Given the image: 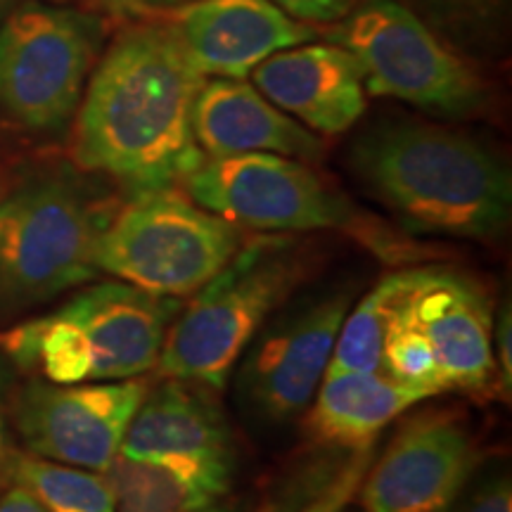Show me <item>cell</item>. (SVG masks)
Listing matches in <instances>:
<instances>
[{
  "mask_svg": "<svg viewBox=\"0 0 512 512\" xmlns=\"http://www.w3.org/2000/svg\"><path fill=\"white\" fill-rule=\"evenodd\" d=\"M204 81L169 24L126 29L88 81L74 128L76 164L133 192L185 181L204 162L192 133Z\"/></svg>",
  "mask_w": 512,
  "mask_h": 512,
  "instance_id": "6da1fadb",
  "label": "cell"
},
{
  "mask_svg": "<svg viewBox=\"0 0 512 512\" xmlns=\"http://www.w3.org/2000/svg\"><path fill=\"white\" fill-rule=\"evenodd\" d=\"M349 164L411 233L486 242L510 226L508 166L467 133L422 121H387L356 140Z\"/></svg>",
  "mask_w": 512,
  "mask_h": 512,
  "instance_id": "7a4b0ae2",
  "label": "cell"
},
{
  "mask_svg": "<svg viewBox=\"0 0 512 512\" xmlns=\"http://www.w3.org/2000/svg\"><path fill=\"white\" fill-rule=\"evenodd\" d=\"M304 275V252L290 235L261 233L240 245L169 325L155 366L159 377L200 382L214 392L226 387L256 332Z\"/></svg>",
  "mask_w": 512,
  "mask_h": 512,
  "instance_id": "3957f363",
  "label": "cell"
},
{
  "mask_svg": "<svg viewBox=\"0 0 512 512\" xmlns=\"http://www.w3.org/2000/svg\"><path fill=\"white\" fill-rule=\"evenodd\" d=\"M114 209L72 176L31 178L0 202V313L31 309L98 273Z\"/></svg>",
  "mask_w": 512,
  "mask_h": 512,
  "instance_id": "277c9868",
  "label": "cell"
},
{
  "mask_svg": "<svg viewBox=\"0 0 512 512\" xmlns=\"http://www.w3.org/2000/svg\"><path fill=\"white\" fill-rule=\"evenodd\" d=\"M183 183L192 202L235 228L259 233L344 230L384 259H396L406 247L299 159L271 152L204 157Z\"/></svg>",
  "mask_w": 512,
  "mask_h": 512,
  "instance_id": "5b68a950",
  "label": "cell"
},
{
  "mask_svg": "<svg viewBox=\"0 0 512 512\" xmlns=\"http://www.w3.org/2000/svg\"><path fill=\"white\" fill-rule=\"evenodd\" d=\"M242 245L240 228L176 188L133 192L95 245V266L157 297H190Z\"/></svg>",
  "mask_w": 512,
  "mask_h": 512,
  "instance_id": "8992f818",
  "label": "cell"
},
{
  "mask_svg": "<svg viewBox=\"0 0 512 512\" xmlns=\"http://www.w3.org/2000/svg\"><path fill=\"white\" fill-rule=\"evenodd\" d=\"M328 36L361 62L366 93L377 98L448 119L472 117L489 102L477 69L396 0H363Z\"/></svg>",
  "mask_w": 512,
  "mask_h": 512,
  "instance_id": "52a82bcc",
  "label": "cell"
},
{
  "mask_svg": "<svg viewBox=\"0 0 512 512\" xmlns=\"http://www.w3.org/2000/svg\"><path fill=\"white\" fill-rule=\"evenodd\" d=\"M102 24L86 12L29 0L0 24V110L31 131H57L79 107Z\"/></svg>",
  "mask_w": 512,
  "mask_h": 512,
  "instance_id": "ba28073f",
  "label": "cell"
},
{
  "mask_svg": "<svg viewBox=\"0 0 512 512\" xmlns=\"http://www.w3.org/2000/svg\"><path fill=\"white\" fill-rule=\"evenodd\" d=\"M351 302L354 290L339 287L266 320L242 354L238 375L249 411L268 422H285L309 408Z\"/></svg>",
  "mask_w": 512,
  "mask_h": 512,
  "instance_id": "9c48e42d",
  "label": "cell"
},
{
  "mask_svg": "<svg viewBox=\"0 0 512 512\" xmlns=\"http://www.w3.org/2000/svg\"><path fill=\"white\" fill-rule=\"evenodd\" d=\"M147 392L138 377L114 382H29L15 401V422L34 456L105 472L119 456L133 413Z\"/></svg>",
  "mask_w": 512,
  "mask_h": 512,
  "instance_id": "30bf717a",
  "label": "cell"
},
{
  "mask_svg": "<svg viewBox=\"0 0 512 512\" xmlns=\"http://www.w3.org/2000/svg\"><path fill=\"white\" fill-rule=\"evenodd\" d=\"M479 463L463 420L425 413L406 422L384 456L368 467L361 489L366 512H446Z\"/></svg>",
  "mask_w": 512,
  "mask_h": 512,
  "instance_id": "8fae6325",
  "label": "cell"
},
{
  "mask_svg": "<svg viewBox=\"0 0 512 512\" xmlns=\"http://www.w3.org/2000/svg\"><path fill=\"white\" fill-rule=\"evenodd\" d=\"M403 299L425 332L448 389L484 392L496 373L494 316L482 285L453 268H411Z\"/></svg>",
  "mask_w": 512,
  "mask_h": 512,
  "instance_id": "7c38bea8",
  "label": "cell"
},
{
  "mask_svg": "<svg viewBox=\"0 0 512 512\" xmlns=\"http://www.w3.org/2000/svg\"><path fill=\"white\" fill-rule=\"evenodd\" d=\"M166 17L204 79H245L271 55L318 36L271 0H188Z\"/></svg>",
  "mask_w": 512,
  "mask_h": 512,
  "instance_id": "4fadbf2b",
  "label": "cell"
},
{
  "mask_svg": "<svg viewBox=\"0 0 512 512\" xmlns=\"http://www.w3.org/2000/svg\"><path fill=\"white\" fill-rule=\"evenodd\" d=\"M57 311L86 339L93 382H114L140 377L157 366L181 302L112 280L79 292Z\"/></svg>",
  "mask_w": 512,
  "mask_h": 512,
  "instance_id": "5bb4252c",
  "label": "cell"
},
{
  "mask_svg": "<svg viewBox=\"0 0 512 512\" xmlns=\"http://www.w3.org/2000/svg\"><path fill=\"white\" fill-rule=\"evenodd\" d=\"M249 76L278 110L323 136L349 131L366 112L361 62L337 43L280 50Z\"/></svg>",
  "mask_w": 512,
  "mask_h": 512,
  "instance_id": "9a60e30c",
  "label": "cell"
},
{
  "mask_svg": "<svg viewBox=\"0 0 512 512\" xmlns=\"http://www.w3.org/2000/svg\"><path fill=\"white\" fill-rule=\"evenodd\" d=\"M192 133L204 157L271 152L316 162L325 152L316 133L278 110L245 79L202 83L192 107Z\"/></svg>",
  "mask_w": 512,
  "mask_h": 512,
  "instance_id": "2e32d148",
  "label": "cell"
},
{
  "mask_svg": "<svg viewBox=\"0 0 512 512\" xmlns=\"http://www.w3.org/2000/svg\"><path fill=\"white\" fill-rule=\"evenodd\" d=\"M164 380L147 387L121 441V456L235 460L230 427L211 396L214 389L174 377Z\"/></svg>",
  "mask_w": 512,
  "mask_h": 512,
  "instance_id": "e0dca14e",
  "label": "cell"
},
{
  "mask_svg": "<svg viewBox=\"0 0 512 512\" xmlns=\"http://www.w3.org/2000/svg\"><path fill=\"white\" fill-rule=\"evenodd\" d=\"M117 512H200L233 486L235 460L119 456L102 472Z\"/></svg>",
  "mask_w": 512,
  "mask_h": 512,
  "instance_id": "ac0fdd59",
  "label": "cell"
},
{
  "mask_svg": "<svg viewBox=\"0 0 512 512\" xmlns=\"http://www.w3.org/2000/svg\"><path fill=\"white\" fill-rule=\"evenodd\" d=\"M430 399L403 387L382 370L373 373H325L309 413L311 439L320 444L366 451L389 422L415 403Z\"/></svg>",
  "mask_w": 512,
  "mask_h": 512,
  "instance_id": "d6986e66",
  "label": "cell"
},
{
  "mask_svg": "<svg viewBox=\"0 0 512 512\" xmlns=\"http://www.w3.org/2000/svg\"><path fill=\"white\" fill-rule=\"evenodd\" d=\"M15 484L36 496L46 512H117L114 494L102 472L12 453L5 458Z\"/></svg>",
  "mask_w": 512,
  "mask_h": 512,
  "instance_id": "ffe728a7",
  "label": "cell"
},
{
  "mask_svg": "<svg viewBox=\"0 0 512 512\" xmlns=\"http://www.w3.org/2000/svg\"><path fill=\"white\" fill-rule=\"evenodd\" d=\"M403 271L389 273L366 297L347 311L337 332L328 370L325 373H373L380 370L382 339L389 309L401 290Z\"/></svg>",
  "mask_w": 512,
  "mask_h": 512,
  "instance_id": "44dd1931",
  "label": "cell"
},
{
  "mask_svg": "<svg viewBox=\"0 0 512 512\" xmlns=\"http://www.w3.org/2000/svg\"><path fill=\"white\" fill-rule=\"evenodd\" d=\"M403 285H406V273H403L401 290L392 302V309H389L382 339L380 370L394 382L418 389L432 399V396L446 392L448 387L425 332L415 323L413 313L403 299Z\"/></svg>",
  "mask_w": 512,
  "mask_h": 512,
  "instance_id": "7402d4cb",
  "label": "cell"
},
{
  "mask_svg": "<svg viewBox=\"0 0 512 512\" xmlns=\"http://www.w3.org/2000/svg\"><path fill=\"white\" fill-rule=\"evenodd\" d=\"M370 460H373V448H366V451H356L354 458L349 460L347 465L342 467L339 475L332 477V482L325 486L320 494L313 498V501L306 505L302 512H344L351 498L361 486L363 477H366Z\"/></svg>",
  "mask_w": 512,
  "mask_h": 512,
  "instance_id": "603a6c76",
  "label": "cell"
},
{
  "mask_svg": "<svg viewBox=\"0 0 512 512\" xmlns=\"http://www.w3.org/2000/svg\"><path fill=\"white\" fill-rule=\"evenodd\" d=\"M425 3L451 22L484 27L489 19L501 15L508 0H425Z\"/></svg>",
  "mask_w": 512,
  "mask_h": 512,
  "instance_id": "cb8c5ba5",
  "label": "cell"
},
{
  "mask_svg": "<svg viewBox=\"0 0 512 512\" xmlns=\"http://www.w3.org/2000/svg\"><path fill=\"white\" fill-rule=\"evenodd\" d=\"M271 3L297 22L330 24L347 17L356 0H271Z\"/></svg>",
  "mask_w": 512,
  "mask_h": 512,
  "instance_id": "d4e9b609",
  "label": "cell"
},
{
  "mask_svg": "<svg viewBox=\"0 0 512 512\" xmlns=\"http://www.w3.org/2000/svg\"><path fill=\"white\" fill-rule=\"evenodd\" d=\"M446 512H512V491L508 477H496L477 486L465 501L456 498Z\"/></svg>",
  "mask_w": 512,
  "mask_h": 512,
  "instance_id": "484cf974",
  "label": "cell"
},
{
  "mask_svg": "<svg viewBox=\"0 0 512 512\" xmlns=\"http://www.w3.org/2000/svg\"><path fill=\"white\" fill-rule=\"evenodd\" d=\"M494 363L498 375H501V387L505 389V394L510 392L512 384V356H510V347H512V313L510 306H505L501 311V318L494 325Z\"/></svg>",
  "mask_w": 512,
  "mask_h": 512,
  "instance_id": "4316f807",
  "label": "cell"
},
{
  "mask_svg": "<svg viewBox=\"0 0 512 512\" xmlns=\"http://www.w3.org/2000/svg\"><path fill=\"white\" fill-rule=\"evenodd\" d=\"M100 10L112 12V15L124 17H140V15H166L169 10L178 5L188 3V0H91Z\"/></svg>",
  "mask_w": 512,
  "mask_h": 512,
  "instance_id": "83f0119b",
  "label": "cell"
},
{
  "mask_svg": "<svg viewBox=\"0 0 512 512\" xmlns=\"http://www.w3.org/2000/svg\"><path fill=\"white\" fill-rule=\"evenodd\" d=\"M0 512H46V508L36 501L31 491L15 484L8 494L0 498Z\"/></svg>",
  "mask_w": 512,
  "mask_h": 512,
  "instance_id": "f1b7e54d",
  "label": "cell"
},
{
  "mask_svg": "<svg viewBox=\"0 0 512 512\" xmlns=\"http://www.w3.org/2000/svg\"><path fill=\"white\" fill-rule=\"evenodd\" d=\"M8 458V448H5V415H3V401H0V465H5Z\"/></svg>",
  "mask_w": 512,
  "mask_h": 512,
  "instance_id": "f546056e",
  "label": "cell"
},
{
  "mask_svg": "<svg viewBox=\"0 0 512 512\" xmlns=\"http://www.w3.org/2000/svg\"><path fill=\"white\" fill-rule=\"evenodd\" d=\"M15 3H17V0H0V19L8 15L12 8H15Z\"/></svg>",
  "mask_w": 512,
  "mask_h": 512,
  "instance_id": "4dcf8cb0",
  "label": "cell"
},
{
  "mask_svg": "<svg viewBox=\"0 0 512 512\" xmlns=\"http://www.w3.org/2000/svg\"><path fill=\"white\" fill-rule=\"evenodd\" d=\"M200 512H230L228 508H219V505H214V508H207V510H200Z\"/></svg>",
  "mask_w": 512,
  "mask_h": 512,
  "instance_id": "1f68e13d",
  "label": "cell"
}]
</instances>
